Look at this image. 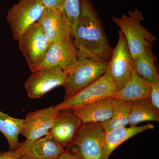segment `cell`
<instances>
[{
    "mask_svg": "<svg viewBox=\"0 0 159 159\" xmlns=\"http://www.w3.org/2000/svg\"><path fill=\"white\" fill-rule=\"evenodd\" d=\"M38 22L52 43L62 41L71 36L70 23L59 9L45 8Z\"/></svg>",
    "mask_w": 159,
    "mask_h": 159,
    "instance_id": "4fadbf2b",
    "label": "cell"
},
{
    "mask_svg": "<svg viewBox=\"0 0 159 159\" xmlns=\"http://www.w3.org/2000/svg\"><path fill=\"white\" fill-rule=\"evenodd\" d=\"M132 102L115 99L111 119L100 123L105 133L128 125L129 116Z\"/></svg>",
    "mask_w": 159,
    "mask_h": 159,
    "instance_id": "44dd1931",
    "label": "cell"
},
{
    "mask_svg": "<svg viewBox=\"0 0 159 159\" xmlns=\"http://www.w3.org/2000/svg\"><path fill=\"white\" fill-rule=\"evenodd\" d=\"M59 111L55 106L31 112L26 115L20 134L33 141L48 134Z\"/></svg>",
    "mask_w": 159,
    "mask_h": 159,
    "instance_id": "30bf717a",
    "label": "cell"
},
{
    "mask_svg": "<svg viewBox=\"0 0 159 159\" xmlns=\"http://www.w3.org/2000/svg\"><path fill=\"white\" fill-rule=\"evenodd\" d=\"M57 159H81L75 152L68 149H66Z\"/></svg>",
    "mask_w": 159,
    "mask_h": 159,
    "instance_id": "484cf974",
    "label": "cell"
},
{
    "mask_svg": "<svg viewBox=\"0 0 159 159\" xmlns=\"http://www.w3.org/2000/svg\"><path fill=\"white\" fill-rule=\"evenodd\" d=\"M154 128V126L152 124L148 123L142 126L119 127L105 133L102 159H108L113 152L128 139Z\"/></svg>",
    "mask_w": 159,
    "mask_h": 159,
    "instance_id": "2e32d148",
    "label": "cell"
},
{
    "mask_svg": "<svg viewBox=\"0 0 159 159\" xmlns=\"http://www.w3.org/2000/svg\"><path fill=\"white\" fill-rule=\"evenodd\" d=\"M152 48L146 49L141 54L133 58L136 72L143 79L151 84L159 82L154 54Z\"/></svg>",
    "mask_w": 159,
    "mask_h": 159,
    "instance_id": "ac0fdd59",
    "label": "cell"
},
{
    "mask_svg": "<svg viewBox=\"0 0 159 159\" xmlns=\"http://www.w3.org/2000/svg\"><path fill=\"white\" fill-rule=\"evenodd\" d=\"M108 64L88 51H78L77 62L66 73L64 100L100 78L106 72Z\"/></svg>",
    "mask_w": 159,
    "mask_h": 159,
    "instance_id": "7a4b0ae2",
    "label": "cell"
},
{
    "mask_svg": "<svg viewBox=\"0 0 159 159\" xmlns=\"http://www.w3.org/2000/svg\"><path fill=\"white\" fill-rule=\"evenodd\" d=\"M83 124L74 111H59L48 134L65 149H68L73 144Z\"/></svg>",
    "mask_w": 159,
    "mask_h": 159,
    "instance_id": "8fae6325",
    "label": "cell"
},
{
    "mask_svg": "<svg viewBox=\"0 0 159 159\" xmlns=\"http://www.w3.org/2000/svg\"><path fill=\"white\" fill-rule=\"evenodd\" d=\"M66 0H42L45 8L59 9L63 11Z\"/></svg>",
    "mask_w": 159,
    "mask_h": 159,
    "instance_id": "cb8c5ba5",
    "label": "cell"
},
{
    "mask_svg": "<svg viewBox=\"0 0 159 159\" xmlns=\"http://www.w3.org/2000/svg\"><path fill=\"white\" fill-rule=\"evenodd\" d=\"M20 156V152L19 149L0 152V159H16Z\"/></svg>",
    "mask_w": 159,
    "mask_h": 159,
    "instance_id": "d4e9b609",
    "label": "cell"
},
{
    "mask_svg": "<svg viewBox=\"0 0 159 159\" xmlns=\"http://www.w3.org/2000/svg\"><path fill=\"white\" fill-rule=\"evenodd\" d=\"M149 100L152 106L159 111V81L152 84Z\"/></svg>",
    "mask_w": 159,
    "mask_h": 159,
    "instance_id": "603a6c76",
    "label": "cell"
},
{
    "mask_svg": "<svg viewBox=\"0 0 159 159\" xmlns=\"http://www.w3.org/2000/svg\"><path fill=\"white\" fill-rule=\"evenodd\" d=\"M151 84L140 77L135 70L125 86L111 98L129 102L149 99Z\"/></svg>",
    "mask_w": 159,
    "mask_h": 159,
    "instance_id": "e0dca14e",
    "label": "cell"
},
{
    "mask_svg": "<svg viewBox=\"0 0 159 159\" xmlns=\"http://www.w3.org/2000/svg\"><path fill=\"white\" fill-rule=\"evenodd\" d=\"M105 135L100 123H83L68 149L81 159H102Z\"/></svg>",
    "mask_w": 159,
    "mask_h": 159,
    "instance_id": "8992f818",
    "label": "cell"
},
{
    "mask_svg": "<svg viewBox=\"0 0 159 159\" xmlns=\"http://www.w3.org/2000/svg\"><path fill=\"white\" fill-rule=\"evenodd\" d=\"M114 102L110 97L73 111L83 123H101L111 119Z\"/></svg>",
    "mask_w": 159,
    "mask_h": 159,
    "instance_id": "9a60e30c",
    "label": "cell"
},
{
    "mask_svg": "<svg viewBox=\"0 0 159 159\" xmlns=\"http://www.w3.org/2000/svg\"><path fill=\"white\" fill-rule=\"evenodd\" d=\"M17 41L30 70L33 73L39 70L52 44L39 23L29 27Z\"/></svg>",
    "mask_w": 159,
    "mask_h": 159,
    "instance_id": "5b68a950",
    "label": "cell"
},
{
    "mask_svg": "<svg viewBox=\"0 0 159 159\" xmlns=\"http://www.w3.org/2000/svg\"><path fill=\"white\" fill-rule=\"evenodd\" d=\"M66 73L57 67L40 69L32 73L25 84L27 93L32 99L44 96L57 87L65 83Z\"/></svg>",
    "mask_w": 159,
    "mask_h": 159,
    "instance_id": "9c48e42d",
    "label": "cell"
},
{
    "mask_svg": "<svg viewBox=\"0 0 159 159\" xmlns=\"http://www.w3.org/2000/svg\"><path fill=\"white\" fill-rule=\"evenodd\" d=\"M77 57L78 51L70 36L62 41L52 43L40 69L57 67L67 73L77 62Z\"/></svg>",
    "mask_w": 159,
    "mask_h": 159,
    "instance_id": "7c38bea8",
    "label": "cell"
},
{
    "mask_svg": "<svg viewBox=\"0 0 159 159\" xmlns=\"http://www.w3.org/2000/svg\"><path fill=\"white\" fill-rule=\"evenodd\" d=\"M80 11V0H66L63 12L70 25L72 37L74 36L77 27Z\"/></svg>",
    "mask_w": 159,
    "mask_h": 159,
    "instance_id": "7402d4cb",
    "label": "cell"
},
{
    "mask_svg": "<svg viewBox=\"0 0 159 159\" xmlns=\"http://www.w3.org/2000/svg\"><path fill=\"white\" fill-rule=\"evenodd\" d=\"M80 11L73 43L78 51H86L103 60H110L113 49L91 0H80Z\"/></svg>",
    "mask_w": 159,
    "mask_h": 159,
    "instance_id": "6da1fadb",
    "label": "cell"
},
{
    "mask_svg": "<svg viewBox=\"0 0 159 159\" xmlns=\"http://www.w3.org/2000/svg\"><path fill=\"white\" fill-rule=\"evenodd\" d=\"M148 121H159V111L152 106L149 99L132 102L128 125L136 126L139 123Z\"/></svg>",
    "mask_w": 159,
    "mask_h": 159,
    "instance_id": "ffe728a7",
    "label": "cell"
},
{
    "mask_svg": "<svg viewBox=\"0 0 159 159\" xmlns=\"http://www.w3.org/2000/svg\"><path fill=\"white\" fill-rule=\"evenodd\" d=\"M24 119L10 116L0 111V132L6 138L9 150L16 151L19 148V136L22 128Z\"/></svg>",
    "mask_w": 159,
    "mask_h": 159,
    "instance_id": "d6986e66",
    "label": "cell"
},
{
    "mask_svg": "<svg viewBox=\"0 0 159 159\" xmlns=\"http://www.w3.org/2000/svg\"><path fill=\"white\" fill-rule=\"evenodd\" d=\"M125 36L129 50L132 58L146 49L152 48L157 38L142 25L144 17L137 9L124 13L120 17L112 18Z\"/></svg>",
    "mask_w": 159,
    "mask_h": 159,
    "instance_id": "3957f363",
    "label": "cell"
},
{
    "mask_svg": "<svg viewBox=\"0 0 159 159\" xmlns=\"http://www.w3.org/2000/svg\"><path fill=\"white\" fill-rule=\"evenodd\" d=\"M119 90L110 75L105 74L68 99L55 106L57 111L74 110L102 99L110 98Z\"/></svg>",
    "mask_w": 159,
    "mask_h": 159,
    "instance_id": "277c9868",
    "label": "cell"
},
{
    "mask_svg": "<svg viewBox=\"0 0 159 159\" xmlns=\"http://www.w3.org/2000/svg\"><path fill=\"white\" fill-rule=\"evenodd\" d=\"M16 159H27L25 158L24 157H23L22 156H21L20 157H19V158H18Z\"/></svg>",
    "mask_w": 159,
    "mask_h": 159,
    "instance_id": "4316f807",
    "label": "cell"
},
{
    "mask_svg": "<svg viewBox=\"0 0 159 159\" xmlns=\"http://www.w3.org/2000/svg\"><path fill=\"white\" fill-rule=\"evenodd\" d=\"M45 7L42 0H19L8 10L7 20L16 40L38 22Z\"/></svg>",
    "mask_w": 159,
    "mask_h": 159,
    "instance_id": "52a82bcc",
    "label": "cell"
},
{
    "mask_svg": "<svg viewBox=\"0 0 159 159\" xmlns=\"http://www.w3.org/2000/svg\"><path fill=\"white\" fill-rule=\"evenodd\" d=\"M18 149L27 159H57L65 150L49 134L34 141L20 142Z\"/></svg>",
    "mask_w": 159,
    "mask_h": 159,
    "instance_id": "5bb4252c",
    "label": "cell"
},
{
    "mask_svg": "<svg viewBox=\"0 0 159 159\" xmlns=\"http://www.w3.org/2000/svg\"><path fill=\"white\" fill-rule=\"evenodd\" d=\"M119 35L118 43L113 50L106 72L119 90L130 80L135 69L125 36L120 30Z\"/></svg>",
    "mask_w": 159,
    "mask_h": 159,
    "instance_id": "ba28073f",
    "label": "cell"
}]
</instances>
